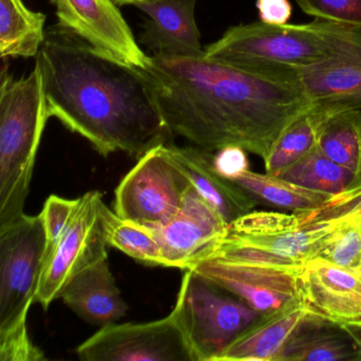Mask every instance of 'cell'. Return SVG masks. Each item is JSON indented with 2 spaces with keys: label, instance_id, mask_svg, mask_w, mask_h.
<instances>
[{
  "label": "cell",
  "instance_id": "6da1fadb",
  "mask_svg": "<svg viewBox=\"0 0 361 361\" xmlns=\"http://www.w3.org/2000/svg\"><path fill=\"white\" fill-rule=\"evenodd\" d=\"M173 136L208 152L229 145L265 159L285 128L314 103L297 81L206 56L153 54L135 68Z\"/></svg>",
  "mask_w": 361,
  "mask_h": 361
},
{
  "label": "cell",
  "instance_id": "7a4b0ae2",
  "mask_svg": "<svg viewBox=\"0 0 361 361\" xmlns=\"http://www.w3.org/2000/svg\"><path fill=\"white\" fill-rule=\"evenodd\" d=\"M37 64L50 117L101 155L122 152L140 158L173 136L138 71L68 29L58 24L46 30Z\"/></svg>",
  "mask_w": 361,
  "mask_h": 361
},
{
  "label": "cell",
  "instance_id": "3957f363",
  "mask_svg": "<svg viewBox=\"0 0 361 361\" xmlns=\"http://www.w3.org/2000/svg\"><path fill=\"white\" fill-rule=\"evenodd\" d=\"M0 86V230L25 215L37 151L50 118L41 68L12 79L3 58Z\"/></svg>",
  "mask_w": 361,
  "mask_h": 361
},
{
  "label": "cell",
  "instance_id": "277c9868",
  "mask_svg": "<svg viewBox=\"0 0 361 361\" xmlns=\"http://www.w3.org/2000/svg\"><path fill=\"white\" fill-rule=\"evenodd\" d=\"M46 235L41 215L25 214L0 230V360L41 361L46 357L27 327L37 302L45 259Z\"/></svg>",
  "mask_w": 361,
  "mask_h": 361
},
{
  "label": "cell",
  "instance_id": "5b68a950",
  "mask_svg": "<svg viewBox=\"0 0 361 361\" xmlns=\"http://www.w3.org/2000/svg\"><path fill=\"white\" fill-rule=\"evenodd\" d=\"M338 228L329 223L302 224L295 213L252 210L229 224L206 257L301 270L320 255Z\"/></svg>",
  "mask_w": 361,
  "mask_h": 361
},
{
  "label": "cell",
  "instance_id": "8992f818",
  "mask_svg": "<svg viewBox=\"0 0 361 361\" xmlns=\"http://www.w3.org/2000/svg\"><path fill=\"white\" fill-rule=\"evenodd\" d=\"M204 56L251 73L297 81L300 71L324 60L327 54L306 24L272 26L259 22L228 29L204 48Z\"/></svg>",
  "mask_w": 361,
  "mask_h": 361
},
{
  "label": "cell",
  "instance_id": "52a82bcc",
  "mask_svg": "<svg viewBox=\"0 0 361 361\" xmlns=\"http://www.w3.org/2000/svg\"><path fill=\"white\" fill-rule=\"evenodd\" d=\"M173 310L196 361H215L261 316L246 302L192 269L185 270Z\"/></svg>",
  "mask_w": 361,
  "mask_h": 361
},
{
  "label": "cell",
  "instance_id": "ba28073f",
  "mask_svg": "<svg viewBox=\"0 0 361 361\" xmlns=\"http://www.w3.org/2000/svg\"><path fill=\"white\" fill-rule=\"evenodd\" d=\"M168 145H158L139 158L118 185L115 212L121 219L151 228L178 212L192 185Z\"/></svg>",
  "mask_w": 361,
  "mask_h": 361
},
{
  "label": "cell",
  "instance_id": "9c48e42d",
  "mask_svg": "<svg viewBox=\"0 0 361 361\" xmlns=\"http://www.w3.org/2000/svg\"><path fill=\"white\" fill-rule=\"evenodd\" d=\"M307 25L324 45L326 58L295 75L312 103L361 109V30L325 20Z\"/></svg>",
  "mask_w": 361,
  "mask_h": 361
},
{
  "label": "cell",
  "instance_id": "30bf717a",
  "mask_svg": "<svg viewBox=\"0 0 361 361\" xmlns=\"http://www.w3.org/2000/svg\"><path fill=\"white\" fill-rule=\"evenodd\" d=\"M75 353L83 361H196L174 310L151 322L105 325Z\"/></svg>",
  "mask_w": 361,
  "mask_h": 361
},
{
  "label": "cell",
  "instance_id": "8fae6325",
  "mask_svg": "<svg viewBox=\"0 0 361 361\" xmlns=\"http://www.w3.org/2000/svg\"><path fill=\"white\" fill-rule=\"evenodd\" d=\"M80 198L68 230L44 263L37 302L45 310L61 298L75 274L107 257L109 244L100 213L102 194L90 191Z\"/></svg>",
  "mask_w": 361,
  "mask_h": 361
},
{
  "label": "cell",
  "instance_id": "7c38bea8",
  "mask_svg": "<svg viewBox=\"0 0 361 361\" xmlns=\"http://www.w3.org/2000/svg\"><path fill=\"white\" fill-rule=\"evenodd\" d=\"M190 269L233 293L261 314L282 307L300 293L301 270L210 255Z\"/></svg>",
  "mask_w": 361,
  "mask_h": 361
},
{
  "label": "cell",
  "instance_id": "4fadbf2b",
  "mask_svg": "<svg viewBox=\"0 0 361 361\" xmlns=\"http://www.w3.org/2000/svg\"><path fill=\"white\" fill-rule=\"evenodd\" d=\"M58 24L99 52L132 68H143L149 56L114 0H51Z\"/></svg>",
  "mask_w": 361,
  "mask_h": 361
},
{
  "label": "cell",
  "instance_id": "5bb4252c",
  "mask_svg": "<svg viewBox=\"0 0 361 361\" xmlns=\"http://www.w3.org/2000/svg\"><path fill=\"white\" fill-rule=\"evenodd\" d=\"M227 227L219 213L191 187L170 221L145 228L159 244L162 267L187 270L210 252Z\"/></svg>",
  "mask_w": 361,
  "mask_h": 361
},
{
  "label": "cell",
  "instance_id": "9a60e30c",
  "mask_svg": "<svg viewBox=\"0 0 361 361\" xmlns=\"http://www.w3.org/2000/svg\"><path fill=\"white\" fill-rule=\"evenodd\" d=\"M300 293L310 314L361 329V270H348L317 257L299 276Z\"/></svg>",
  "mask_w": 361,
  "mask_h": 361
},
{
  "label": "cell",
  "instance_id": "2e32d148",
  "mask_svg": "<svg viewBox=\"0 0 361 361\" xmlns=\"http://www.w3.org/2000/svg\"><path fill=\"white\" fill-rule=\"evenodd\" d=\"M196 1L153 0L135 6L147 16L141 43L154 54L204 56L195 20Z\"/></svg>",
  "mask_w": 361,
  "mask_h": 361
},
{
  "label": "cell",
  "instance_id": "e0dca14e",
  "mask_svg": "<svg viewBox=\"0 0 361 361\" xmlns=\"http://www.w3.org/2000/svg\"><path fill=\"white\" fill-rule=\"evenodd\" d=\"M310 314L299 293L282 307L261 314L215 361H276L289 338Z\"/></svg>",
  "mask_w": 361,
  "mask_h": 361
},
{
  "label": "cell",
  "instance_id": "ac0fdd59",
  "mask_svg": "<svg viewBox=\"0 0 361 361\" xmlns=\"http://www.w3.org/2000/svg\"><path fill=\"white\" fill-rule=\"evenodd\" d=\"M171 155L185 173L192 187L229 225L257 206L255 198L242 188L219 174L212 152L200 147L168 145Z\"/></svg>",
  "mask_w": 361,
  "mask_h": 361
},
{
  "label": "cell",
  "instance_id": "d6986e66",
  "mask_svg": "<svg viewBox=\"0 0 361 361\" xmlns=\"http://www.w3.org/2000/svg\"><path fill=\"white\" fill-rule=\"evenodd\" d=\"M61 299L83 320L101 327L119 322L128 310L107 257L75 274L65 286Z\"/></svg>",
  "mask_w": 361,
  "mask_h": 361
},
{
  "label": "cell",
  "instance_id": "ffe728a7",
  "mask_svg": "<svg viewBox=\"0 0 361 361\" xmlns=\"http://www.w3.org/2000/svg\"><path fill=\"white\" fill-rule=\"evenodd\" d=\"M361 360V329L310 314L289 338L276 361Z\"/></svg>",
  "mask_w": 361,
  "mask_h": 361
},
{
  "label": "cell",
  "instance_id": "44dd1931",
  "mask_svg": "<svg viewBox=\"0 0 361 361\" xmlns=\"http://www.w3.org/2000/svg\"><path fill=\"white\" fill-rule=\"evenodd\" d=\"M335 105L314 103L279 135L263 160L266 173L276 175L310 153L318 142L322 124L338 111Z\"/></svg>",
  "mask_w": 361,
  "mask_h": 361
},
{
  "label": "cell",
  "instance_id": "7402d4cb",
  "mask_svg": "<svg viewBox=\"0 0 361 361\" xmlns=\"http://www.w3.org/2000/svg\"><path fill=\"white\" fill-rule=\"evenodd\" d=\"M276 176L333 198L348 196L361 189V174L340 166L318 147Z\"/></svg>",
  "mask_w": 361,
  "mask_h": 361
},
{
  "label": "cell",
  "instance_id": "603a6c76",
  "mask_svg": "<svg viewBox=\"0 0 361 361\" xmlns=\"http://www.w3.org/2000/svg\"><path fill=\"white\" fill-rule=\"evenodd\" d=\"M46 16L31 11L22 0H0L1 58L37 56L46 37Z\"/></svg>",
  "mask_w": 361,
  "mask_h": 361
},
{
  "label": "cell",
  "instance_id": "cb8c5ba5",
  "mask_svg": "<svg viewBox=\"0 0 361 361\" xmlns=\"http://www.w3.org/2000/svg\"><path fill=\"white\" fill-rule=\"evenodd\" d=\"M231 181L252 197L265 200L279 208L291 210L293 213L316 210L333 198L329 194L300 187L268 173L259 174L247 170Z\"/></svg>",
  "mask_w": 361,
  "mask_h": 361
},
{
  "label": "cell",
  "instance_id": "d4e9b609",
  "mask_svg": "<svg viewBox=\"0 0 361 361\" xmlns=\"http://www.w3.org/2000/svg\"><path fill=\"white\" fill-rule=\"evenodd\" d=\"M317 147L340 166L361 174V109H343L321 126Z\"/></svg>",
  "mask_w": 361,
  "mask_h": 361
},
{
  "label": "cell",
  "instance_id": "484cf974",
  "mask_svg": "<svg viewBox=\"0 0 361 361\" xmlns=\"http://www.w3.org/2000/svg\"><path fill=\"white\" fill-rule=\"evenodd\" d=\"M100 213L109 246L147 265L161 266L159 244L147 228L121 219L104 202Z\"/></svg>",
  "mask_w": 361,
  "mask_h": 361
},
{
  "label": "cell",
  "instance_id": "4316f807",
  "mask_svg": "<svg viewBox=\"0 0 361 361\" xmlns=\"http://www.w3.org/2000/svg\"><path fill=\"white\" fill-rule=\"evenodd\" d=\"M319 257L344 269L361 270V219L339 224L335 238Z\"/></svg>",
  "mask_w": 361,
  "mask_h": 361
},
{
  "label": "cell",
  "instance_id": "83f0119b",
  "mask_svg": "<svg viewBox=\"0 0 361 361\" xmlns=\"http://www.w3.org/2000/svg\"><path fill=\"white\" fill-rule=\"evenodd\" d=\"M81 198L67 200L51 195L47 198L41 212L46 235V250L44 263L54 252L59 243L68 230Z\"/></svg>",
  "mask_w": 361,
  "mask_h": 361
},
{
  "label": "cell",
  "instance_id": "f1b7e54d",
  "mask_svg": "<svg viewBox=\"0 0 361 361\" xmlns=\"http://www.w3.org/2000/svg\"><path fill=\"white\" fill-rule=\"evenodd\" d=\"M302 11L316 20L361 30V0H295Z\"/></svg>",
  "mask_w": 361,
  "mask_h": 361
},
{
  "label": "cell",
  "instance_id": "f546056e",
  "mask_svg": "<svg viewBox=\"0 0 361 361\" xmlns=\"http://www.w3.org/2000/svg\"><path fill=\"white\" fill-rule=\"evenodd\" d=\"M302 224L329 223L339 225L361 219V189L348 196L334 197L316 210L295 213Z\"/></svg>",
  "mask_w": 361,
  "mask_h": 361
},
{
  "label": "cell",
  "instance_id": "4dcf8cb0",
  "mask_svg": "<svg viewBox=\"0 0 361 361\" xmlns=\"http://www.w3.org/2000/svg\"><path fill=\"white\" fill-rule=\"evenodd\" d=\"M243 147L229 145L217 151L213 157V164L219 174L229 180H233L245 171L249 170L248 158Z\"/></svg>",
  "mask_w": 361,
  "mask_h": 361
},
{
  "label": "cell",
  "instance_id": "1f68e13d",
  "mask_svg": "<svg viewBox=\"0 0 361 361\" xmlns=\"http://www.w3.org/2000/svg\"><path fill=\"white\" fill-rule=\"evenodd\" d=\"M257 9L261 22L272 26L286 25L293 14L289 0H257Z\"/></svg>",
  "mask_w": 361,
  "mask_h": 361
},
{
  "label": "cell",
  "instance_id": "d6a6232c",
  "mask_svg": "<svg viewBox=\"0 0 361 361\" xmlns=\"http://www.w3.org/2000/svg\"><path fill=\"white\" fill-rule=\"evenodd\" d=\"M118 6H136L138 4L145 3V1H153V0H114Z\"/></svg>",
  "mask_w": 361,
  "mask_h": 361
}]
</instances>
